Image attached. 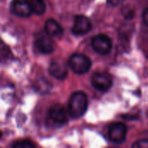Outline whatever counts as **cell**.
I'll return each mask as SVG.
<instances>
[{
	"label": "cell",
	"instance_id": "cell-1",
	"mask_svg": "<svg viewBox=\"0 0 148 148\" xmlns=\"http://www.w3.org/2000/svg\"><path fill=\"white\" fill-rule=\"evenodd\" d=\"M88 96L83 91H76L73 93L69 101L68 114L74 119L83 116L88 109Z\"/></svg>",
	"mask_w": 148,
	"mask_h": 148
},
{
	"label": "cell",
	"instance_id": "cell-7",
	"mask_svg": "<svg viewBox=\"0 0 148 148\" xmlns=\"http://www.w3.org/2000/svg\"><path fill=\"white\" fill-rule=\"evenodd\" d=\"M49 117L50 121L58 125H63L68 121V113L62 105H55L51 107L49 111Z\"/></svg>",
	"mask_w": 148,
	"mask_h": 148
},
{
	"label": "cell",
	"instance_id": "cell-13",
	"mask_svg": "<svg viewBox=\"0 0 148 148\" xmlns=\"http://www.w3.org/2000/svg\"><path fill=\"white\" fill-rule=\"evenodd\" d=\"M51 88V83L49 82H48L47 80H45V78H42L39 81L36 82V88L37 91L44 94L45 92L49 91Z\"/></svg>",
	"mask_w": 148,
	"mask_h": 148
},
{
	"label": "cell",
	"instance_id": "cell-2",
	"mask_svg": "<svg viewBox=\"0 0 148 148\" xmlns=\"http://www.w3.org/2000/svg\"><path fill=\"white\" fill-rule=\"evenodd\" d=\"M69 66L75 74L82 75L88 72V70L91 69L92 62L86 55L75 53L69 57Z\"/></svg>",
	"mask_w": 148,
	"mask_h": 148
},
{
	"label": "cell",
	"instance_id": "cell-4",
	"mask_svg": "<svg viewBox=\"0 0 148 148\" xmlns=\"http://www.w3.org/2000/svg\"><path fill=\"white\" fill-rule=\"evenodd\" d=\"M91 84L96 90L107 92L113 86V79L107 73L96 72L91 77Z\"/></svg>",
	"mask_w": 148,
	"mask_h": 148
},
{
	"label": "cell",
	"instance_id": "cell-8",
	"mask_svg": "<svg viewBox=\"0 0 148 148\" xmlns=\"http://www.w3.org/2000/svg\"><path fill=\"white\" fill-rule=\"evenodd\" d=\"M11 12L21 17L29 16L32 13L28 0H13L10 4Z\"/></svg>",
	"mask_w": 148,
	"mask_h": 148
},
{
	"label": "cell",
	"instance_id": "cell-16",
	"mask_svg": "<svg viewBox=\"0 0 148 148\" xmlns=\"http://www.w3.org/2000/svg\"><path fill=\"white\" fill-rule=\"evenodd\" d=\"M142 19H143V22H144V23L148 26V8H147L145 10H144V12H143V14H142Z\"/></svg>",
	"mask_w": 148,
	"mask_h": 148
},
{
	"label": "cell",
	"instance_id": "cell-11",
	"mask_svg": "<svg viewBox=\"0 0 148 148\" xmlns=\"http://www.w3.org/2000/svg\"><path fill=\"white\" fill-rule=\"evenodd\" d=\"M46 34L51 37H60L63 33V29L58 22L54 19H49L44 25Z\"/></svg>",
	"mask_w": 148,
	"mask_h": 148
},
{
	"label": "cell",
	"instance_id": "cell-12",
	"mask_svg": "<svg viewBox=\"0 0 148 148\" xmlns=\"http://www.w3.org/2000/svg\"><path fill=\"white\" fill-rule=\"evenodd\" d=\"M28 2L32 13H35L36 15H42L45 12L46 5L43 0H28Z\"/></svg>",
	"mask_w": 148,
	"mask_h": 148
},
{
	"label": "cell",
	"instance_id": "cell-6",
	"mask_svg": "<svg viewBox=\"0 0 148 148\" xmlns=\"http://www.w3.org/2000/svg\"><path fill=\"white\" fill-rule=\"evenodd\" d=\"M91 28L92 24L90 20L83 15H78L75 17L72 32L75 36H83L88 33Z\"/></svg>",
	"mask_w": 148,
	"mask_h": 148
},
{
	"label": "cell",
	"instance_id": "cell-3",
	"mask_svg": "<svg viewBox=\"0 0 148 148\" xmlns=\"http://www.w3.org/2000/svg\"><path fill=\"white\" fill-rule=\"evenodd\" d=\"M91 44L95 51L101 55H108L113 47L112 40L109 36L104 34L95 36L91 40Z\"/></svg>",
	"mask_w": 148,
	"mask_h": 148
},
{
	"label": "cell",
	"instance_id": "cell-14",
	"mask_svg": "<svg viewBox=\"0 0 148 148\" xmlns=\"http://www.w3.org/2000/svg\"><path fill=\"white\" fill-rule=\"evenodd\" d=\"M12 147L16 148H30L34 147L35 144L29 140H22V141H17V142L14 143L12 145Z\"/></svg>",
	"mask_w": 148,
	"mask_h": 148
},
{
	"label": "cell",
	"instance_id": "cell-9",
	"mask_svg": "<svg viewBox=\"0 0 148 148\" xmlns=\"http://www.w3.org/2000/svg\"><path fill=\"white\" fill-rule=\"evenodd\" d=\"M49 74L58 80H63L68 75V69L62 60H55L50 62L49 68Z\"/></svg>",
	"mask_w": 148,
	"mask_h": 148
},
{
	"label": "cell",
	"instance_id": "cell-15",
	"mask_svg": "<svg viewBox=\"0 0 148 148\" xmlns=\"http://www.w3.org/2000/svg\"><path fill=\"white\" fill-rule=\"evenodd\" d=\"M134 148H148V140H140L133 144Z\"/></svg>",
	"mask_w": 148,
	"mask_h": 148
},
{
	"label": "cell",
	"instance_id": "cell-17",
	"mask_svg": "<svg viewBox=\"0 0 148 148\" xmlns=\"http://www.w3.org/2000/svg\"><path fill=\"white\" fill-rule=\"evenodd\" d=\"M107 1L112 6H117V5L121 4V3H123L124 0H107Z\"/></svg>",
	"mask_w": 148,
	"mask_h": 148
},
{
	"label": "cell",
	"instance_id": "cell-18",
	"mask_svg": "<svg viewBox=\"0 0 148 148\" xmlns=\"http://www.w3.org/2000/svg\"><path fill=\"white\" fill-rule=\"evenodd\" d=\"M0 137H1V132H0Z\"/></svg>",
	"mask_w": 148,
	"mask_h": 148
},
{
	"label": "cell",
	"instance_id": "cell-5",
	"mask_svg": "<svg viewBox=\"0 0 148 148\" xmlns=\"http://www.w3.org/2000/svg\"><path fill=\"white\" fill-rule=\"evenodd\" d=\"M108 137L115 144H121L126 140L127 129L121 122H114L108 127Z\"/></svg>",
	"mask_w": 148,
	"mask_h": 148
},
{
	"label": "cell",
	"instance_id": "cell-10",
	"mask_svg": "<svg viewBox=\"0 0 148 148\" xmlns=\"http://www.w3.org/2000/svg\"><path fill=\"white\" fill-rule=\"evenodd\" d=\"M36 49L42 54H50L54 51V44L50 37L44 35H40L35 40Z\"/></svg>",
	"mask_w": 148,
	"mask_h": 148
}]
</instances>
